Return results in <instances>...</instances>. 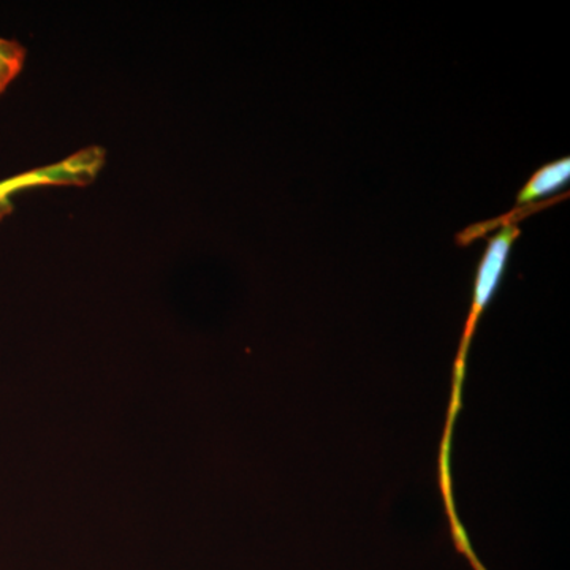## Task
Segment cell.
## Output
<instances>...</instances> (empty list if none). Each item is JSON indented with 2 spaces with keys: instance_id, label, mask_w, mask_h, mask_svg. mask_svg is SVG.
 Instances as JSON below:
<instances>
[{
  "instance_id": "cell-1",
  "label": "cell",
  "mask_w": 570,
  "mask_h": 570,
  "mask_svg": "<svg viewBox=\"0 0 570 570\" xmlns=\"http://www.w3.org/2000/svg\"><path fill=\"white\" fill-rule=\"evenodd\" d=\"M513 223L515 220H509L508 224H504V228L490 239L489 247H487L482 262H480L478 277H475L474 303H472L466 330H464L463 341H461L459 373L463 370L469 341H471L472 333H474L475 325H478L480 314L489 305L491 296L497 291L499 281L504 275L513 243L521 234L519 225Z\"/></svg>"
},
{
  "instance_id": "cell-3",
  "label": "cell",
  "mask_w": 570,
  "mask_h": 570,
  "mask_svg": "<svg viewBox=\"0 0 570 570\" xmlns=\"http://www.w3.org/2000/svg\"><path fill=\"white\" fill-rule=\"evenodd\" d=\"M570 176V160L566 159L557 160V163L546 165L532 175L527 186L520 190L519 197H517V204L530 205L534 198L543 197L557 190L558 187L564 186V183L569 181Z\"/></svg>"
},
{
  "instance_id": "cell-2",
  "label": "cell",
  "mask_w": 570,
  "mask_h": 570,
  "mask_svg": "<svg viewBox=\"0 0 570 570\" xmlns=\"http://www.w3.org/2000/svg\"><path fill=\"white\" fill-rule=\"evenodd\" d=\"M94 176H96V163L91 154L80 151L62 163L7 179L0 183V219L11 212L10 197L14 193L39 186H66V184L81 186V184L91 183Z\"/></svg>"
}]
</instances>
